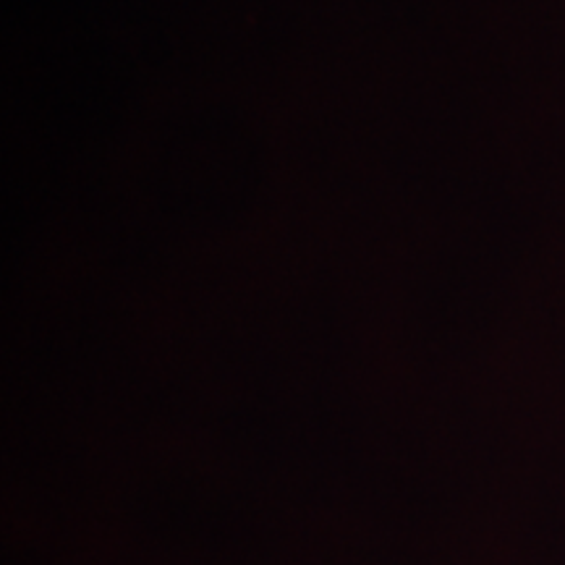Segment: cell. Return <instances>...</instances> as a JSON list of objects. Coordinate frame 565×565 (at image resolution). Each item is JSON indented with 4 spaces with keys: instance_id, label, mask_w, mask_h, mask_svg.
I'll list each match as a JSON object with an SVG mask.
<instances>
[]
</instances>
